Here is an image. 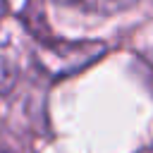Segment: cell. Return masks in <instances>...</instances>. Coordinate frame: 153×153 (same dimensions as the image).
Instances as JSON below:
<instances>
[{"mask_svg":"<svg viewBox=\"0 0 153 153\" xmlns=\"http://www.w3.org/2000/svg\"><path fill=\"white\" fill-rule=\"evenodd\" d=\"M141 153H153V148H148V151H141Z\"/></svg>","mask_w":153,"mask_h":153,"instance_id":"2","label":"cell"},{"mask_svg":"<svg viewBox=\"0 0 153 153\" xmlns=\"http://www.w3.org/2000/svg\"><path fill=\"white\" fill-rule=\"evenodd\" d=\"M55 2H60V5H69V7H76V10H84V12H91V14L110 17V14L127 12V10L134 7L139 0H55Z\"/></svg>","mask_w":153,"mask_h":153,"instance_id":"1","label":"cell"}]
</instances>
